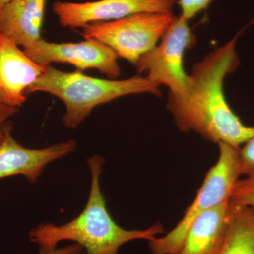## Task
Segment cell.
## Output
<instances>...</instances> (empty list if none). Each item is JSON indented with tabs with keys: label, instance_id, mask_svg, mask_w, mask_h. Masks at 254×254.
Instances as JSON below:
<instances>
[{
	"label": "cell",
	"instance_id": "obj_17",
	"mask_svg": "<svg viewBox=\"0 0 254 254\" xmlns=\"http://www.w3.org/2000/svg\"><path fill=\"white\" fill-rule=\"evenodd\" d=\"M19 112V108L0 103V145L2 144L8 133L11 132L9 119Z\"/></svg>",
	"mask_w": 254,
	"mask_h": 254
},
{
	"label": "cell",
	"instance_id": "obj_12",
	"mask_svg": "<svg viewBox=\"0 0 254 254\" xmlns=\"http://www.w3.org/2000/svg\"><path fill=\"white\" fill-rule=\"evenodd\" d=\"M48 0H11L0 9V33L24 48L41 39Z\"/></svg>",
	"mask_w": 254,
	"mask_h": 254
},
{
	"label": "cell",
	"instance_id": "obj_13",
	"mask_svg": "<svg viewBox=\"0 0 254 254\" xmlns=\"http://www.w3.org/2000/svg\"><path fill=\"white\" fill-rule=\"evenodd\" d=\"M231 204L230 221L219 254H254V208Z\"/></svg>",
	"mask_w": 254,
	"mask_h": 254
},
{
	"label": "cell",
	"instance_id": "obj_4",
	"mask_svg": "<svg viewBox=\"0 0 254 254\" xmlns=\"http://www.w3.org/2000/svg\"><path fill=\"white\" fill-rule=\"evenodd\" d=\"M217 163L208 170L195 199L183 218L163 237L148 241L152 254H173L181 245L193 222L202 213L230 200L232 190L242 175L239 148L220 143Z\"/></svg>",
	"mask_w": 254,
	"mask_h": 254
},
{
	"label": "cell",
	"instance_id": "obj_5",
	"mask_svg": "<svg viewBox=\"0 0 254 254\" xmlns=\"http://www.w3.org/2000/svg\"><path fill=\"white\" fill-rule=\"evenodd\" d=\"M175 16L172 13H139L115 20L87 24L81 34L109 46L119 58L136 64L157 46Z\"/></svg>",
	"mask_w": 254,
	"mask_h": 254
},
{
	"label": "cell",
	"instance_id": "obj_2",
	"mask_svg": "<svg viewBox=\"0 0 254 254\" xmlns=\"http://www.w3.org/2000/svg\"><path fill=\"white\" fill-rule=\"evenodd\" d=\"M91 175L89 197L83 211L76 218L61 225L41 224L32 229L29 240L45 249H55L60 242L71 240L81 245L86 254H119L122 246L135 240H152L163 234L160 222L145 230H128L114 220L102 193L100 178L104 158H88Z\"/></svg>",
	"mask_w": 254,
	"mask_h": 254
},
{
	"label": "cell",
	"instance_id": "obj_1",
	"mask_svg": "<svg viewBox=\"0 0 254 254\" xmlns=\"http://www.w3.org/2000/svg\"><path fill=\"white\" fill-rule=\"evenodd\" d=\"M239 34L193 66L190 87L183 99L168 96L167 108L180 131H195L214 143L235 148L254 137V127L245 125L224 94L223 82L240 64L236 51Z\"/></svg>",
	"mask_w": 254,
	"mask_h": 254
},
{
	"label": "cell",
	"instance_id": "obj_19",
	"mask_svg": "<svg viewBox=\"0 0 254 254\" xmlns=\"http://www.w3.org/2000/svg\"><path fill=\"white\" fill-rule=\"evenodd\" d=\"M11 0H0V9H2L5 5L7 4Z\"/></svg>",
	"mask_w": 254,
	"mask_h": 254
},
{
	"label": "cell",
	"instance_id": "obj_7",
	"mask_svg": "<svg viewBox=\"0 0 254 254\" xmlns=\"http://www.w3.org/2000/svg\"><path fill=\"white\" fill-rule=\"evenodd\" d=\"M23 50L30 59L43 67L52 63H68L78 71L94 68L110 79L118 78L121 73L117 53L93 38L66 43H50L41 38Z\"/></svg>",
	"mask_w": 254,
	"mask_h": 254
},
{
	"label": "cell",
	"instance_id": "obj_9",
	"mask_svg": "<svg viewBox=\"0 0 254 254\" xmlns=\"http://www.w3.org/2000/svg\"><path fill=\"white\" fill-rule=\"evenodd\" d=\"M44 71L0 33V103L20 108L27 99L28 88Z\"/></svg>",
	"mask_w": 254,
	"mask_h": 254
},
{
	"label": "cell",
	"instance_id": "obj_15",
	"mask_svg": "<svg viewBox=\"0 0 254 254\" xmlns=\"http://www.w3.org/2000/svg\"><path fill=\"white\" fill-rule=\"evenodd\" d=\"M230 201L254 208V183L239 180L232 190Z\"/></svg>",
	"mask_w": 254,
	"mask_h": 254
},
{
	"label": "cell",
	"instance_id": "obj_6",
	"mask_svg": "<svg viewBox=\"0 0 254 254\" xmlns=\"http://www.w3.org/2000/svg\"><path fill=\"white\" fill-rule=\"evenodd\" d=\"M158 46L145 53L134 65L138 73L146 72L153 84L168 87L169 96L183 99L190 87V75L184 69V55L196 38L182 16H175Z\"/></svg>",
	"mask_w": 254,
	"mask_h": 254
},
{
	"label": "cell",
	"instance_id": "obj_16",
	"mask_svg": "<svg viewBox=\"0 0 254 254\" xmlns=\"http://www.w3.org/2000/svg\"><path fill=\"white\" fill-rule=\"evenodd\" d=\"M212 1L213 0H180L179 4L182 11L180 16L189 21L206 9Z\"/></svg>",
	"mask_w": 254,
	"mask_h": 254
},
{
	"label": "cell",
	"instance_id": "obj_18",
	"mask_svg": "<svg viewBox=\"0 0 254 254\" xmlns=\"http://www.w3.org/2000/svg\"><path fill=\"white\" fill-rule=\"evenodd\" d=\"M83 247L78 244L66 246L63 248L45 249L40 247L39 254H83Z\"/></svg>",
	"mask_w": 254,
	"mask_h": 254
},
{
	"label": "cell",
	"instance_id": "obj_10",
	"mask_svg": "<svg viewBox=\"0 0 254 254\" xmlns=\"http://www.w3.org/2000/svg\"><path fill=\"white\" fill-rule=\"evenodd\" d=\"M76 142H60L42 149L25 148L8 133L0 145V179L23 175L31 183L38 181L47 165L76 149Z\"/></svg>",
	"mask_w": 254,
	"mask_h": 254
},
{
	"label": "cell",
	"instance_id": "obj_8",
	"mask_svg": "<svg viewBox=\"0 0 254 254\" xmlns=\"http://www.w3.org/2000/svg\"><path fill=\"white\" fill-rule=\"evenodd\" d=\"M175 0H98L86 2L55 1L53 11L65 28L115 21L139 13H172Z\"/></svg>",
	"mask_w": 254,
	"mask_h": 254
},
{
	"label": "cell",
	"instance_id": "obj_3",
	"mask_svg": "<svg viewBox=\"0 0 254 254\" xmlns=\"http://www.w3.org/2000/svg\"><path fill=\"white\" fill-rule=\"evenodd\" d=\"M38 91L50 93L63 101L66 107L63 123L70 129L76 128L98 105L128 95H161L160 87L146 77L103 79L86 76L78 70L65 72L52 65L45 66L44 72L28 88L26 95Z\"/></svg>",
	"mask_w": 254,
	"mask_h": 254
},
{
	"label": "cell",
	"instance_id": "obj_11",
	"mask_svg": "<svg viewBox=\"0 0 254 254\" xmlns=\"http://www.w3.org/2000/svg\"><path fill=\"white\" fill-rule=\"evenodd\" d=\"M230 200L207 210L190 225L186 236L173 254H219L231 215Z\"/></svg>",
	"mask_w": 254,
	"mask_h": 254
},
{
	"label": "cell",
	"instance_id": "obj_14",
	"mask_svg": "<svg viewBox=\"0 0 254 254\" xmlns=\"http://www.w3.org/2000/svg\"><path fill=\"white\" fill-rule=\"evenodd\" d=\"M241 173L245 175V181L254 183V137L239 148Z\"/></svg>",
	"mask_w": 254,
	"mask_h": 254
}]
</instances>
